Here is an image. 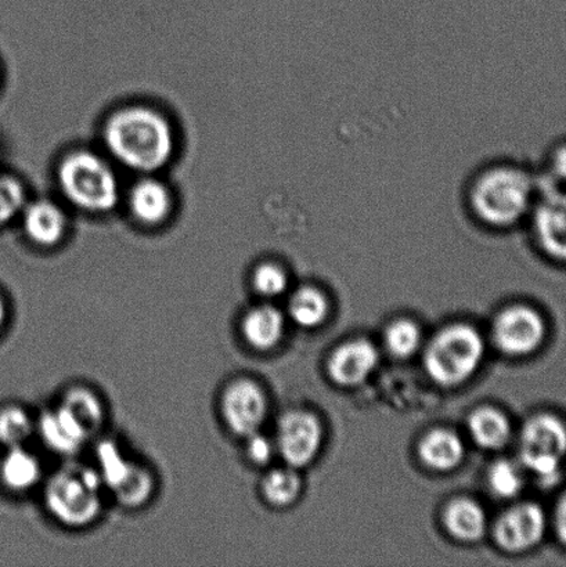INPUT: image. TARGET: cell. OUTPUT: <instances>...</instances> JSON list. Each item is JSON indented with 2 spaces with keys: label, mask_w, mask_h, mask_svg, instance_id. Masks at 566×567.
I'll return each instance as SVG.
<instances>
[{
  "label": "cell",
  "mask_w": 566,
  "mask_h": 567,
  "mask_svg": "<svg viewBox=\"0 0 566 567\" xmlns=\"http://www.w3.org/2000/svg\"><path fill=\"white\" fill-rule=\"evenodd\" d=\"M542 182L528 165L513 158L481 164L465 181L462 202L474 225L507 233L526 226L539 198Z\"/></svg>",
  "instance_id": "6da1fadb"
},
{
  "label": "cell",
  "mask_w": 566,
  "mask_h": 567,
  "mask_svg": "<svg viewBox=\"0 0 566 567\" xmlns=\"http://www.w3.org/2000/svg\"><path fill=\"white\" fill-rule=\"evenodd\" d=\"M104 142L122 165L137 172L163 168L175 150L169 122L144 107L121 110L111 116L104 127Z\"/></svg>",
  "instance_id": "7a4b0ae2"
},
{
  "label": "cell",
  "mask_w": 566,
  "mask_h": 567,
  "mask_svg": "<svg viewBox=\"0 0 566 567\" xmlns=\"http://www.w3.org/2000/svg\"><path fill=\"white\" fill-rule=\"evenodd\" d=\"M61 192L75 207L88 213L103 214L120 202V185L113 169L96 154L76 152L59 166Z\"/></svg>",
  "instance_id": "3957f363"
},
{
  "label": "cell",
  "mask_w": 566,
  "mask_h": 567,
  "mask_svg": "<svg viewBox=\"0 0 566 567\" xmlns=\"http://www.w3.org/2000/svg\"><path fill=\"white\" fill-rule=\"evenodd\" d=\"M103 481L99 471L83 465L64 466L50 477L44 492L50 514L71 527L91 525L102 509Z\"/></svg>",
  "instance_id": "277c9868"
},
{
  "label": "cell",
  "mask_w": 566,
  "mask_h": 567,
  "mask_svg": "<svg viewBox=\"0 0 566 567\" xmlns=\"http://www.w3.org/2000/svg\"><path fill=\"white\" fill-rule=\"evenodd\" d=\"M484 349V341L473 327H447L432 339L426 349V371L441 385H459L478 369Z\"/></svg>",
  "instance_id": "5b68a950"
},
{
  "label": "cell",
  "mask_w": 566,
  "mask_h": 567,
  "mask_svg": "<svg viewBox=\"0 0 566 567\" xmlns=\"http://www.w3.org/2000/svg\"><path fill=\"white\" fill-rule=\"evenodd\" d=\"M566 455V426L557 416L539 414L526 422L521 433V458L539 480L558 481Z\"/></svg>",
  "instance_id": "8992f818"
},
{
  "label": "cell",
  "mask_w": 566,
  "mask_h": 567,
  "mask_svg": "<svg viewBox=\"0 0 566 567\" xmlns=\"http://www.w3.org/2000/svg\"><path fill=\"white\" fill-rule=\"evenodd\" d=\"M99 474L103 485L127 508L146 504L154 492V477L144 466L127 460L114 442L97 447Z\"/></svg>",
  "instance_id": "52a82bcc"
},
{
  "label": "cell",
  "mask_w": 566,
  "mask_h": 567,
  "mask_svg": "<svg viewBox=\"0 0 566 567\" xmlns=\"http://www.w3.org/2000/svg\"><path fill=\"white\" fill-rule=\"evenodd\" d=\"M526 226L546 257L566 262V187L542 185Z\"/></svg>",
  "instance_id": "ba28073f"
},
{
  "label": "cell",
  "mask_w": 566,
  "mask_h": 567,
  "mask_svg": "<svg viewBox=\"0 0 566 567\" xmlns=\"http://www.w3.org/2000/svg\"><path fill=\"white\" fill-rule=\"evenodd\" d=\"M222 416L231 432L248 437L259 432L266 413L268 400L263 389L247 378L233 381L225 389L220 400Z\"/></svg>",
  "instance_id": "9c48e42d"
},
{
  "label": "cell",
  "mask_w": 566,
  "mask_h": 567,
  "mask_svg": "<svg viewBox=\"0 0 566 567\" xmlns=\"http://www.w3.org/2000/svg\"><path fill=\"white\" fill-rule=\"evenodd\" d=\"M323 431L315 415L305 411H291L281 416L277 425V447L282 460L290 466L301 468L318 454Z\"/></svg>",
  "instance_id": "30bf717a"
},
{
  "label": "cell",
  "mask_w": 566,
  "mask_h": 567,
  "mask_svg": "<svg viewBox=\"0 0 566 567\" xmlns=\"http://www.w3.org/2000/svg\"><path fill=\"white\" fill-rule=\"evenodd\" d=\"M546 326L537 311L514 306L497 316L493 338L502 352L525 355L535 352L545 339Z\"/></svg>",
  "instance_id": "8fae6325"
},
{
  "label": "cell",
  "mask_w": 566,
  "mask_h": 567,
  "mask_svg": "<svg viewBox=\"0 0 566 567\" xmlns=\"http://www.w3.org/2000/svg\"><path fill=\"white\" fill-rule=\"evenodd\" d=\"M546 518L539 505L521 504L497 520L495 538L507 551L519 553L535 547L545 536Z\"/></svg>",
  "instance_id": "7c38bea8"
},
{
  "label": "cell",
  "mask_w": 566,
  "mask_h": 567,
  "mask_svg": "<svg viewBox=\"0 0 566 567\" xmlns=\"http://www.w3.org/2000/svg\"><path fill=\"white\" fill-rule=\"evenodd\" d=\"M379 363V353L373 343L353 341L342 344L332 353L329 372L332 381L342 386H357L368 380Z\"/></svg>",
  "instance_id": "4fadbf2b"
},
{
  "label": "cell",
  "mask_w": 566,
  "mask_h": 567,
  "mask_svg": "<svg viewBox=\"0 0 566 567\" xmlns=\"http://www.w3.org/2000/svg\"><path fill=\"white\" fill-rule=\"evenodd\" d=\"M22 215L27 236L38 246L53 247L63 240L66 218L58 205L41 199L24 207Z\"/></svg>",
  "instance_id": "5bb4252c"
},
{
  "label": "cell",
  "mask_w": 566,
  "mask_h": 567,
  "mask_svg": "<svg viewBox=\"0 0 566 567\" xmlns=\"http://www.w3.org/2000/svg\"><path fill=\"white\" fill-rule=\"evenodd\" d=\"M39 432L48 447L61 454L75 453L89 439L85 430L61 405L42 415Z\"/></svg>",
  "instance_id": "9a60e30c"
},
{
  "label": "cell",
  "mask_w": 566,
  "mask_h": 567,
  "mask_svg": "<svg viewBox=\"0 0 566 567\" xmlns=\"http://www.w3.org/2000/svg\"><path fill=\"white\" fill-rule=\"evenodd\" d=\"M285 317L275 306L260 305L244 316L241 330L248 344L258 350H269L281 341Z\"/></svg>",
  "instance_id": "2e32d148"
},
{
  "label": "cell",
  "mask_w": 566,
  "mask_h": 567,
  "mask_svg": "<svg viewBox=\"0 0 566 567\" xmlns=\"http://www.w3.org/2000/svg\"><path fill=\"white\" fill-rule=\"evenodd\" d=\"M171 196L163 183L153 179L138 182L132 188L130 205L132 214L143 224L158 225L171 210Z\"/></svg>",
  "instance_id": "e0dca14e"
},
{
  "label": "cell",
  "mask_w": 566,
  "mask_h": 567,
  "mask_svg": "<svg viewBox=\"0 0 566 567\" xmlns=\"http://www.w3.org/2000/svg\"><path fill=\"white\" fill-rule=\"evenodd\" d=\"M420 457L430 468L438 471L453 470L462 463L464 444L456 433L435 430L420 443Z\"/></svg>",
  "instance_id": "ac0fdd59"
},
{
  "label": "cell",
  "mask_w": 566,
  "mask_h": 567,
  "mask_svg": "<svg viewBox=\"0 0 566 567\" xmlns=\"http://www.w3.org/2000/svg\"><path fill=\"white\" fill-rule=\"evenodd\" d=\"M445 526L449 533L459 540H481L486 530V515L484 509L471 499H454L447 505Z\"/></svg>",
  "instance_id": "d6986e66"
},
{
  "label": "cell",
  "mask_w": 566,
  "mask_h": 567,
  "mask_svg": "<svg viewBox=\"0 0 566 567\" xmlns=\"http://www.w3.org/2000/svg\"><path fill=\"white\" fill-rule=\"evenodd\" d=\"M41 464L24 447H11L0 464V477L14 492H25L41 480Z\"/></svg>",
  "instance_id": "ffe728a7"
},
{
  "label": "cell",
  "mask_w": 566,
  "mask_h": 567,
  "mask_svg": "<svg viewBox=\"0 0 566 567\" xmlns=\"http://www.w3.org/2000/svg\"><path fill=\"white\" fill-rule=\"evenodd\" d=\"M469 430L481 447L497 450L504 447L510 437V422L501 411L480 409L471 414Z\"/></svg>",
  "instance_id": "44dd1931"
},
{
  "label": "cell",
  "mask_w": 566,
  "mask_h": 567,
  "mask_svg": "<svg viewBox=\"0 0 566 567\" xmlns=\"http://www.w3.org/2000/svg\"><path fill=\"white\" fill-rule=\"evenodd\" d=\"M74 416L89 437L93 436L103 424V408L99 398L86 388H72L65 392L60 403Z\"/></svg>",
  "instance_id": "7402d4cb"
},
{
  "label": "cell",
  "mask_w": 566,
  "mask_h": 567,
  "mask_svg": "<svg viewBox=\"0 0 566 567\" xmlns=\"http://www.w3.org/2000/svg\"><path fill=\"white\" fill-rule=\"evenodd\" d=\"M327 309L325 295L312 287L299 288L288 306L291 319L305 328L318 327L326 319Z\"/></svg>",
  "instance_id": "603a6c76"
},
{
  "label": "cell",
  "mask_w": 566,
  "mask_h": 567,
  "mask_svg": "<svg viewBox=\"0 0 566 567\" xmlns=\"http://www.w3.org/2000/svg\"><path fill=\"white\" fill-rule=\"evenodd\" d=\"M301 492V480L296 472L290 470H276L265 476L263 482V494L271 505L286 507L296 502Z\"/></svg>",
  "instance_id": "cb8c5ba5"
},
{
  "label": "cell",
  "mask_w": 566,
  "mask_h": 567,
  "mask_svg": "<svg viewBox=\"0 0 566 567\" xmlns=\"http://www.w3.org/2000/svg\"><path fill=\"white\" fill-rule=\"evenodd\" d=\"M32 422L24 410L6 408L0 411V443L4 446L20 447L30 439Z\"/></svg>",
  "instance_id": "d4e9b609"
},
{
  "label": "cell",
  "mask_w": 566,
  "mask_h": 567,
  "mask_svg": "<svg viewBox=\"0 0 566 567\" xmlns=\"http://www.w3.org/2000/svg\"><path fill=\"white\" fill-rule=\"evenodd\" d=\"M421 333L413 321L399 320L393 322L385 332L388 350L397 358H408L419 349Z\"/></svg>",
  "instance_id": "484cf974"
},
{
  "label": "cell",
  "mask_w": 566,
  "mask_h": 567,
  "mask_svg": "<svg viewBox=\"0 0 566 567\" xmlns=\"http://www.w3.org/2000/svg\"><path fill=\"white\" fill-rule=\"evenodd\" d=\"M487 480L492 492L504 498L517 496L524 485L523 475L517 466L506 460L497 461L491 466Z\"/></svg>",
  "instance_id": "4316f807"
},
{
  "label": "cell",
  "mask_w": 566,
  "mask_h": 567,
  "mask_svg": "<svg viewBox=\"0 0 566 567\" xmlns=\"http://www.w3.org/2000/svg\"><path fill=\"white\" fill-rule=\"evenodd\" d=\"M253 286L264 298H276L285 293L288 287L287 271L275 262L260 264L254 270Z\"/></svg>",
  "instance_id": "83f0119b"
},
{
  "label": "cell",
  "mask_w": 566,
  "mask_h": 567,
  "mask_svg": "<svg viewBox=\"0 0 566 567\" xmlns=\"http://www.w3.org/2000/svg\"><path fill=\"white\" fill-rule=\"evenodd\" d=\"M25 207V192L11 176H0V226L9 224Z\"/></svg>",
  "instance_id": "f1b7e54d"
},
{
  "label": "cell",
  "mask_w": 566,
  "mask_h": 567,
  "mask_svg": "<svg viewBox=\"0 0 566 567\" xmlns=\"http://www.w3.org/2000/svg\"><path fill=\"white\" fill-rule=\"evenodd\" d=\"M547 177L552 185L566 187V142L557 144L547 158Z\"/></svg>",
  "instance_id": "f546056e"
},
{
  "label": "cell",
  "mask_w": 566,
  "mask_h": 567,
  "mask_svg": "<svg viewBox=\"0 0 566 567\" xmlns=\"http://www.w3.org/2000/svg\"><path fill=\"white\" fill-rule=\"evenodd\" d=\"M247 439V453L253 463L259 465L268 464L271 457H274L275 450L269 439L260 435L259 432L253 433Z\"/></svg>",
  "instance_id": "4dcf8cb0"
},
{
  "label": "cell",
  "mask_w": 566,
  "mask_h": 567,
  "mask_svg": "<svg viewBox=\"0 0 566 567\" xmlns=\"http://www.w3.org/2000/svg\"><path fill=\"white\" fill-rule=\"evenodd\" d=\"M556 529L559 540H562L566 546V492L563 494V497L559 499L557 505Z\"/></svg>",
  "instance_id": "1f68e13d"
},
{
  "label": "cell",
  "mask_w": 566,
  "mask_h": 567,
  "mask_svg": "<svg viewBox=\"0 0 566 567\" xmlns=\"http://www.w3.org/2000/svg\"><path fill=\"white\" fill-rule=\"evenodd\" d=\"M6 317V306L2 297H0V328H2Z\"/></svg>",
  "instance_id": "d6a6232c"
}]
</instances>
